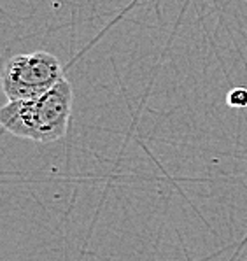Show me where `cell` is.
Instances as JSON below:
<instances>
[{
  "mask_svg": "<svg viewBox=\"0 0 247 261\" xmlns=\"http://www.w3.org/2000/svg\"><path fill=\"white\" fill-rule=\"evenodd\" d=\"M228 103L232 107H237V109H244V107H247V88L245 86L233 88V90L228 93Z\"/></svg>",
  "mask_w": 247,
  "mask_h": 261,
  "instance_id": "3957f363",
  "label": "cell"
},
{
  "mask_svg": "<svg viewBox=\"0 0 247 261\" xmlns=\"http://www.w3.org/2000/svg\"><path fill=\"white\" fill-rule=\"evenodd\" d=\"M62 63L47 51L16 55L2 69V88L9 100L32 98L46 93L63 79Z\"/></svg>",
  "mask_w": 247,
  "mask_h": 261,
  "instance_id": "7a4b0ae2",
  "label": "cell"
},
{
  "mask_svg": "<svg viewBox=\"0 0 247 261\" xmlns=\"http://www.w3.org/2000/svg\"><path fill=\"white\" fill-rule=\"evenodd\" d=\"M72 98V84L63 77L42 95L9 100L0 109V123L14 137L54 142L67 134Z\"/></svg>",
  "mask_w": 247,
  "mask_h": 261,
  "instance_id": "6da1fadb",
  "label": "cell"
}]
</instances>
